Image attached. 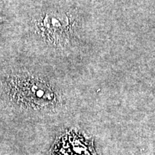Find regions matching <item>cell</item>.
<instances>
[{
  "label": "cell",
  "instance_id": "cell-1",
  "mask_svg": "<svg viewBox=\"0 0 155 155\" xmlns=\"http://www.w3.org/2000/svg\"><path fill=\"white\" fill-rule=\"evenodd\" d=\"M6 80L9 94L24 105L45 107L55 101L53 88L45 79L38 75L18 71L9 75Z\"/></svg>",
  "mask_w": 155,
  "mask_h": 155
},
{
  "label": "cell",
  "instance_id": "cell-2",
  "mask_svg": "<svg viewBox=\"0 0 155 155\" xmlns=\"http://www.w3.org/2000/svg\"><path fill=\"white\" fill-rule=\"evenodd\" d=\"M58 14H46L37 22V30L45 41L53 45H63L68 42L71 22L66 17Z\"/></svg>",
  "mask_w": 155,
  "mask_h": 155
}]
</instances>
